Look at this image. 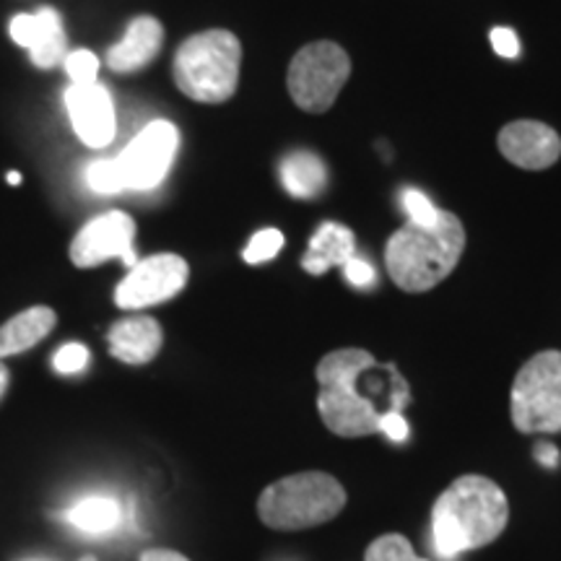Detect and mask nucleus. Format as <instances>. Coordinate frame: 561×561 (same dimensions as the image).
Segmentation results:
<instances>
[{
    "label": "nucleus",
    "mask_w": 561,
    "mask_h": 561,
    "mask_svg": "<svg viewBox=\"0 0 561 561\" xmlns=\"http://www.w3.org/2000/svg\"><path fill=\"white\" fill-rule=\"evenodd\" d=\"M507 523L510 504L504 491L486 476H460L434 502V549L447 559L483 549L502 536Z\"/></svg>",
    "instance_id": "nucleus-1"
},
{
    "label": "nucleus",
    "mask_w": 561,
    "mask_h": 561,
    "mask_svg": "<svg viewBox=\"0 0 561 561\" xmlns=\"http://www.w3.org/2000/svg\"><path fill=\"white\" fill-rule=\"evenodd\" d=\"M466 250V229L450 210H439L437 221L424 224L409 221L390 237L385 248L390 278L403 291H430L442 284Z\"/></svg>",
    "instance_id": "nucleus-2"
},
{
    "label": "nucleus",
    "mask_w": 561,
    "mask_h": 561,
    "mask_svg": "<svg viewBox=\"0 0 561 561\" xmlns=\"http://www.w3.org/2000/svg\"><path fill=\"white\" fill-rule=\"evenodd\" d=\"M375 367L377 362L369 351L339 348L322 356L314 369L320 382L318 411L328 430L339 437L354 439L380 432L382 413L359 390V377Z\"/></svg>",
    "instance_id": "nucleus-3"
},
{
    "label": "nucleus",
    "mask_w": 561,
    "mask_h": 561,
    "mask_svg": "<svg viewBox=\"0 0 561 561\" xmlns=\"http://www.w3.org/2000/svg\"><path fill=\"white\" fill-rule=\"evenodd\" d=\"M242 45L227 30L193 34L180 45L172 76L185 96L203 104H221L234 96L240 83Z\"/></svg>",
    "instance_id": "nucleus-4"
},
{
    "label": "nucleus",
    "mask_w": 561,
    "mask_h": 561,
    "mask_svg": "<svg viewBox=\"0 0 561 561\" xmlns=\"http://www.w3.org/2000/svg\"><path fill=\"white\" fill-rule=\"evenodd\" d=\"M346 507V489L322 471L286 476L257 500V515L273 530H305L331 523Z\"/></svg>",
    "instance_id": "nucleus-5"
},
{
    "label": "nucleus",
    "mask_w": 561,
    "mask_h": 561,
    "mask_svg": "<svg viewBox=\"0 0 561 561\" xmlns=\"http://www.w3.org/2000/svg\"><path fill=\"white\" fill-rule=\"evenodd\" d=\"M512 424L523 434L561 432V351H541L512 385Z\"/></svg>",
    "instance_id": "nucleus-6"
},
{
    "label": "nucleus",
    "mask_w": 561,
    "mask_h": 561,
    "mask_svg": "<svg viewBox=\"0 0 561 561\" xmlns=\"http://www.w3.org/2000/svg\"><path fill=\"white\" fill-rule=\"evenodd\" d=\"M351 76V60L335 42H312L294 55L289 76V94L297 107L312 115L331 110Z\"/></svg>",
    "instance_id": "nucleus-7"
},
{
    "label": "nucleus",
    "mask_w": 561,
    "mask_h": 561,
    "mask_svg": "<svg viewBox=\"0 0 561 561\" xmlns=\"http://www.w3.org/2000/svg\"><path fill=\"white\" fill-rule=\"evenodd\" d=\"M180 146V133L172 123L153 121L130 140L128 149L117 157L125 187L133 191H151L170 172L174 153Z\"/></svg>",
    "instance_id": "nucleus-8"
},
{
    "label": "nucleus",
    "mask_w": 561,
    "mask_h": 561,
    "mask_svg": "<svg viewBox=\"0 0 561 561\" xmlns=\"http://www.w3.org/2000/svg\"><path fill=\"white\" fill-rule=\"evenodd\" d=\"M187 276H191V268L180 255H172V252L151 255L133 265L128 276L121 280L115 301L123 310H144V307L161 305L185 289Z\"/></svg>",
    "instance_id": "nucleus-9"
},
{
    "label": "nucleus",
    "mask_w": 561,
    "mask_h": 561,
    "mask_svg": "<svg viewBox=\"0 0 561 561\" xmlns=\"http://www.w3.org/2000/svg\"><path fill=\"white\" fill-rule=\"evenodd\" d=\"M136 221L123 210L96 216L83 227L76 240L70 242V261L76 268H96L110 257H121L125 265H136Z\"/></svg>",
    "instance_id": "nucleus-10"
},
{
    "label": "nucleus",
    "mask_w": 561,
    "mask_h": 561,
    "mask_svg": "<svg viewBox=\"0 0 561 561\" xmlns=\"http://www.w3.org/2000/svg\"><path fill=\"white\" fill-rule=\"evenodd\" d=\"M66 107L79 136L89 149H104L115 138V104L110 91L96 83H73L66 91Z\"/></svg>",
    "instance_id": "nucleus-11"
},
{
    "label": "nucleus",
    "mask_w": 561,
    "mask_h": 561,
    "mask_svg": "<svg viewBox=\"0 0 561 561\" xmlns=\"http://www.w3.org/2000/svg\"><path fill=\"white\" fill-rule=\"evenodd\" d=\"M500 151L520 170H549L561 157V138L551 125L517 121L500 130Z\"/></svg>",
    "instance_id": "nucleus-12"
},
{
    "label": "nucleus",
    "mask_w": 561,
    "mask_h": 561,
    "mask_svg": "<svg viewBox=\"0 0 561 561\" xmlns=\"http://www.w3.org/2000/svg\"><path fill=\"white\" fill-rule=\"evenodd\" d=\"M11 39L32 53V62L37 68L60 66L68 55V39L55 9L21 13L11 21Z\"/></svg>",
    "instance_id": "nucleus-13"
},
{
    "label": "nucleus",
    "mask_w": 561,
    "mask_h": 561,
    "mask_svg": "<svg viewBox=\"0 0 561 561\" xmlns=\"http://www.w3.org/2000/svg\"><path fill=\"white\" fill-rule=\"evenodd\" d=\"M161 45H164V26L153 16H138L130 21L125 37L110 47L107 66L115 73H136L157 60Z\"/></svg>",
    "instance_id": "nucleus-14"
},
{
    "label": "nucleus",
    "mask_w": 561,
    "mask_h": 561,
    "mask_svg": "<svg viewBox=\"0 0 561 561\" xmlns=\"http://www.w3.org/2000/svg\"><path fill=\"white\" fill-rule=\"evenodd\" d=\"M107 343L110 354L115 359L138 367V364H149L159 354L161 343H164V333H161V325L157 320L138 314V318L117 320L110 328Z\"/></svg>",
    "instance_id": "nucleus-15"
},
{
    "label": "nucleus",
    "mask_w": 561,
    "mask_h": 561,
    "mask_svg": "<svg viewBox=\"0 0 561 561\" xmlns=\"http://www.w3.org/2000/svg\"><path fill=\"white\" fill-rule=\"evenodd\" d=\"M356 252V237L348 227L339 221H325L314 231L310 240V250L301 257V268L312 276H322L325 271L335 268V265H346Z\"/></svg>",
    "instance_id": "nucleus-16"
},
{
    "label": "nucleus",
    "mask_w": 561,
    "mask_h": 561,
    "mask_svg": "<svg viewBox=\"0 0 561 561\" xmlns=\"http://www.w3.org/2000/svg\"><path fill=\"white\" fill-rule=\"evenodd\" d=\"M55 322H58V314L45 305L30 307V310L19 312L16 318H11L5 325H0V359L37 346L42 339H47V335L53 333Z\"/></svg>",
    "instance_id": "nucleus-17"
},
{
    "label": "nucleus",
    "mask_w": 561,
    "mask_h": 561,
    "mask_svg": "<svg viewBox=\"0 0 561 561\" xmlns=\"http://www.w3.org/2000/svg\"><path fill=\"white\" fill-rule=\"evenodd\" d=\"M280 182L289 195L299 201L320 198L328 187V170L322 159L312 151H294L280 161L278 167Z\"/></svg>",
    "instance_id": "nucleus-18"
},
{
    "label": "nucleus",
    "mask_w": 561,
    "mask_h": 561,
    "mask_svg": "<svg viewBox=\"0 0 561 561\" xmlns=\"http://www.w3.org/2000/svg\"><path fill=\"white\" fill-rule=\"evenodd\" d=\"M66 520L89 536H104L123 520V510L112 496H87L66 512Z\"/></svg>",
    "instance_id": "nucleus-19"
},
{
    "label": "nucleus",
    "mask_w": 561,
    "mask_h": 561,
    "mask_svg": "<svg viewBox=\"0 0 561 561\" xmlns=\"http://www.w3.org/2000/svg\"><path fill=\"white\" fill-rule=\"evenodd\" d=\"M364 561H426L419 559L409 538L401 536V533H388V536L375 538L369 543L367 553H364Z\"/></svg>",
    "instance_id": "nucleus-20"
},
{
    "label": "nucleus",
    "mask_w": 561,
    "mask_h": 561,
    "mask_svg": "<svg viewBox=\"0 0 561 561\" xmlns=\"http://www.w3.org/2000/svg\"><path fill=\"white\" fill-rule=\"evenodd\" d=\"M87 182L91 191L110 195V193H121L125 187V178L117 159H100L94 164H89L87 170Z\"/></svg>",
    "instance_id": "nucleus-21"
},
{
    "label": "nucleus",
    "mask_w": 561,
    "mask_h": 561,
    "mask_svg": "<svg viewBox=\"0 0 561 561\" xmlns=\"http://www.w3.org/2000/svg\"><path fill=\"white\" fill-rule=\"evenodd\" d=\"M280 248H284V234H280L278 229H263L252 237L250 244L242 252V257L244 263L257 265V263L271 261V257H276Z\"/></svg>",
    "instance_id": "nucleus-22"
},
{
    "label": "nucleus",
    "mask_w": 561,
    "mask_h": 561,
    "mask_svg": "<svg viewBox=\"0 0 561 561\" xmlns=\"http://www.w3.org/2000/svg\"><path fill=\"white\" fill-rule=\"evenodd\" d=\"M401 203H403L405 214H409V221L424 224V227H430V224L437 221L439 208H434V203L426 198V195L421 191L405 187V191L401 193Z\"/></svg>",
    "instance_id": "nucleus-23"
},
{
    "label": "nucleus",
    "mask_w": 561,
    "mask_h": 561,
    "mask_svg": "<svg viewBox=\"0 0 561 561\" xmlns=\"http://www.w3.org/2000/svg\"><path fill=\"white\" fill-rule=\"evenodd\" d=\"M66 70L73 83H96L100 73V60L91 50H76L66 55Z\"/></svg>",
    "instance_id": "nucleus-24"
},
{
    "label": "nucleus",
    "mask_w": 561,
    "mask_h": 561,
    "mask_svg": "<svg viewBox=\"0 0 561 561\" xmlns=\"http://www.w3.org/2000/svg\"><path fill=\"white\" fill-rule=\"evenodd\" d=\"M55 371L60 375H76V371L87 369L89 364V348L83 343H66L58 354H55Z\"/></svg>",
    "instance_id": "nucleus-25"
},
{
    "label": "nucleus",
    "mask_w": 561,
    "mask_h": 561,
    "mask_svg": "<svg viewBox=\"0 0 561 561\" xmlns=\"http://www.w3.org/2000/svg\"><path fill=\"white\" fill-rule=\"evenodd\" d=\"M343 273H346L348 284H354L356 289H367V286H371L377 280V271L371 268V263L362 261V257H351V261L343 265Z\"/></svg>",
    "instance_id": "nucleus-26"
},
{
    "label": "nucleus",
    "mask_w": 561,
    "mask_h": 561,
    "mask_svg": "<svg viewBox=\"0 0 561 561\" xmlns=\"http://www.w3.org/2000/svg\"><path fill=\"white\" fill-rule=\"evenodd\" d=\"M491 45H494L496 55H502V58H517L520 55V39H517L515 32L504 30V26L491 30Z\"/></svg>",
    "instance_id": "nucleus-27"
},
{
    "label": "nucleus",
    "mask_w": 561,
    "mask_h": 561,
    "mask_svg": "<svg viewBox=\"0 0 561 561\" xmlns=\"http://www.w3.org/2000/svg\"><path fill=\"white\" fill-rule=\"evenodd\" d=\"M380 432L388 434L392 442H405L409 439V424H405L403 413L388 411L380 416Z\"/></svg>",
    "instance_id": "nucleus-28"
},
{
    "label": "nucleus",
    "mask_w": 561,
    "mask_h": 561,
    "mask_svg": "<svg viewBox=\"0 0 561 561\" xmlns=\"http://www.w3.org/2000/svg\"><path fill=\"white\" fill-rule=\"evenodd\" d=\"M536 458L546 468H557L559 466V450L553 445H549V442H541V445H536Z\"/></svg>",
    "instance_id": "nucleus-29"
},
{
    "label": "nucleus",
    "mask_w": 561,
    "mask_h": 561,
    "mask_svg": "<svg viewBox=\"0 0 561 561\" xmlns=\"http://www.w3.org/2000/svg\"><path fill=\"white\" fill-rule=\"evenodd\" d=\"M140 561H191V559H185L182 553L170 551V549H151L140 557Z\"/></svg>",
    "instance_id": "nucleus-30"
},
{
    "label": "nucleus",
    "mask_w": 561,
    "mask_h": 561,
    "mask_svg": "<svg viewBox=\"0 0 561 561\" xmlns=\"http://www.w3.org/2000/svg\"><path fill=\"white\" fill-rule=\"evenodd\" d=\"M5 388H9V369H5L3 362H0V398L5 396Z\"/></svg>",
    "instance_id": "nucleus-31"
},
{
    "label": "nucleus",
    "mask_w": 561,
    "mask_h": 561,
    "mask_svg": "<svg viewBox=\"0 0 561 561\" xmlns=\"http://www.w3.org/2000/svg\"><path fill=\"white\" fill-rule=\"evenodd\" d=\"M9 182H11V185H19L21 174H19V172H11V174H9Z\"/></svg>",
    "instance_id": "nucleus-32"
},
{
    "label": "nucleus",
    "mask_w": 561,
    "mask_h": 561,
    "mask_svg": "<svg viewBox=\"0 0 561 561\" xmlns=\"http://www.w3.org/2000/svg\"><path fill=\"white\" fill-rule=\"evenodd\" d=\"M81 561H96V559H94V557H83Z\"/></svg>",
    "instance_id": "nucleus-33"
}]
</instances>
